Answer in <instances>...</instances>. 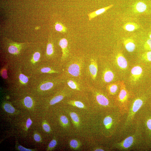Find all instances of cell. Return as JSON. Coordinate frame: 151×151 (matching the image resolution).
<instances>
[{
  "label": "cell",
  "mask_w": 151,
  "mask_h": 151,
  "mask_svg": "<svg viewBox=\"0 0 151 151\" xmlns=\"http://www.w3.org/2000/svg\"><path fill=\"white\" fill-rule=\"evenodd\" d=\"M143 104V99L139 97L135 98L132 102L130 106H129V110L127 112L128 115L122 127V129L124 130L127 129L132 125L135 115L142 107Z\"/></svg>",
  "instance_id": "obj_1"
},
{
  "label": "cell",
  "mask_w": 151,
  "mask_h": 151,
  "mask_svg": "<svg viewBox=\"0 0 151 151\" xmlns=\"http://www.w3.org/2000/svg\"><path fill=\"white\" fill-rule=\"evenodd\" d=\"M137 127L135 133L127 137L121 142L114 144L112 145L113 148L120 150H128L139 143L140 131L139 128Z\"/></svg>",
  "instance_id": "obj_2"
},
{
  "label": "cell",
  "mask_w": 151,
  "mask_h": 151,
  "mask_svg": "<svg viewBox=\"0 0 151 151\" xmlns=\"http://www.w3.org/2000/svg\"><path fill=\"white\" fill-rule=\"evenodd\" d=\"M129 94L123 82L120 83V90L117 97L116 106L120 112L124 115L128 112L129 108L128 100Z\"/></svg>",
  "instance_id": "obj_3"
},
{
  "label": "cell",
  "mask_w": 151,
  "mask_h": 151,
  "mask_svg": "<svg viewBox=\"0 0 151 151\" xmlns=\"http://www.w3.org/2000/svg\"><path fill=\"white\" fill-rule=\"evenodd\" d=\"M143 73V69L139 65H136L131 70L130 81L134 83L138 81L142 76Z\"/></svg>",
  "instance_id": "obj_4"
},
{
  "label": "cell",
  "mask_w": 151,
  "mask_h": 151,
  "mask_svg": "<svg viewBox=\"0 0 151 151\" xmlns=\"http://www.w3.org/2000/svg\"><path fill=\"white\" fill-rule=\"evenodd\" d=\"M115 60L117 65L121 69L125 70L127 68L128 62L121 53H119L116 54Z\"/></svg>",
  "instance_id": "obj_5"
},
{
  "label": "cell",
  "mask_w": 151,
  "mask_h": 151,
  "mask_svg": "<svg viewBox=\"0 0 151 151\" xmlns=\"http://www.w3.org/2000/svg\"><path fill=\"white\" fill-rule=\"evenodd\" d=\"M96 101L100 106L105 107L110 106V102L108 98L103 94L97 93L96 96Z\"/></svg>",
  "instance_id": "obj_6"
},
{
  "label": "cell",
  "mask_w": 151,
  "mask_h": 151,
  "mask_svg": "<svg viewBox=\"0 0 151 151\" xmlns=\"http://www.w3.org/2000/svg\"><path fill=\"white\" fill-rule=\"evenodd\" d=\"M113 6V4H111L109 6L99 9L97 11L88 14V16L89 21H91L93 18L105 13L108 9L112 7Z\"/></svg>",
  "instance_id": "obj_7"
},
{
  "label": "cell",
  "mask_w": 151,
  "mask_h": 151,
  "mask_svg": "<svg viewBox=\"0 0 151 151\" xmlns=\"http://www.w3.org/2000/svg\"><path fill=\"white\" fill-rule=\"evenodd\" d=\"M59 44L62 49V58L64 59L67 57L69 53V50L68 48V41L67 39H63L60 41Z\"/></svg>",
  "instance_id": "obj_8"
},
{
  "label": "cell",
  "mask_w": 151,
  "mask_h": 151,
  "mask_svg": "<svg viewBox=\"0 0 151 151\" xmlns=\"http://www.w3.org/2000/svg\"><path fill=\"white\" fill-rule=\"evenodd\" d=\"M123 43L126 49L129 52H132L135 50L136 46L133 39H125L124 40Z\"/></svg>",
  "instance_id": "obj_9"
},
{
  "label": "cell",
  "mask_w": 151,
  "mask_h": 151,
  "mask_svg": "<svg viewBox=\"0 0 151 151\" xmlns=\"http://www.w3.org/2000/svg\"><path fill=\"white\" fill-rule=\"evenodd\" d=\"M89 72L93 80H95L97 76L98 72V65L96 60L92 59L89 66Z\"/></svg>",
  "instance_id": "obj_10"
},
{
  "label": "cell",
  "mask_w": 151,
  "mask_h": 151,
  "mask_svg": "<svg viewBox=\"0 0 151 151\" xmlns=\"http://www.w3.org/2000/svg\"><path fill=\"white\" fill-rule=\"evenodd\" d=\"M68 70L69 74L75 77L78 76L81 72L80 66L77 64H71L69 66Z\"/></svg>",
  "instance_id": "obj_11"
},
{
  "label": "cell",
  "mask_w": 151,
  "mask_h": 151,
  "mask_svg": "<svg viewBox=\"0 0 151 151\" xmlns=\"http://www.w3.org/2000/svg\"><path fill=\"white\" fill-rule=\"evenodd\" d=\"M22 44L13 42L8 47V50L9 53L13 54L20 53L22 48Z\"/></svg>",
  "instance_id": "obj_12"
},
{
  "label": "cell",
  "mask_w": 151,
  "mask_h": 151,
  "mask_svg": "<svg viewBox=\"0 0 151 151\" xmlns=\"http://www.w3.org/2000/svg\"><path fill=\"white\" fill-rule=\"evenodd\" d=\"M146 4L142 2H138L135 3L133 7V10L134 12L141 13L145 12L147 10Z\"/></svg>",
  "instance_id": "obj_13"
},
{
  "label": "cell",
  "mask_w": 151,
  "mask_h": 151,
  "mask_svg": "<svg viewBox=\"0 0 151 151\" xmlns=\"http://www.w3.org/2000/svg\"><path fill=\"white\" fill-rule=\"evenodd\" d=\"M115 78V75L112 71L109 69H106L104 72L103 75V81L107 83L113 81Z\"/></svg>",
  "instance_id": "obj_14"
},
{
  "label": "cell",
  "mask_w": 151,
  "mask_h": 151,
  "mask_svg": "<svg viewBox=\"0 0 151 151\" xmlns=\"http://www.w3.org/2000/svg\"><path fill=\"white\" fill-rule=\"evenodd\" d=\"M139 25L136 23L133 22L126 23L123 26L124 30L129 32L134 31L139 29Z\"/></svg>",
  "instance_id": "obj_15"
},
{
  "label": "cell",
  "mask_w": 151,
  "mask_h": 151,
  "mask_svg": "<svg viewBox=\"0 0 151 151\" xmlns=\"http://www.w3.org/2000/svg\"><path fill=\"white\" fill-rule=\"evenodd\" d=\"M118 86L116 83L111 84L107 87L108 91L110 95L114 96L117 93L118 90Z\"/></svg>",
  "instance_id": "obj_16"
},
{
  "label": "cell",
  "mask_w": 151,
  "mask_h": 151,
  "mask_svg": "<svg viewBox=\"0 0 151 151\" xmlns=\"http://www.w3.org/2000/svg\"><path fill=\"white\" fill-rule=\"evenodd\" d=\"M69 115L75 127H78L80 125V120L78 115L74 112H70Z\"/></svg>",
  "instance_id": "obj_17"
},
{
  "label": "cell",
  "mask_w": 151,
  "mask_h": 151,
  "mask_svg": "<svg viewBox=\"0 0 151 151\" xmlns=\"http://www.w3.org/2000/svg\"><path fill=\"white\" fill-rule=\"evenodd\" d=\"M69 145L70 148L74 150H78L81 145L80 141L76 139H72L69 141Z\"/></svg>",
  "instance_id": "obj_18"
},
{
  "label": "cell",
  "mask_w": 151,
  "mask_h": 151,
  "mask_svg": "<svg viewBox=\"0 0 151 151\" xmlns=\"http://www.w3.org/2000/svg\"><path fill=\"white\" fill-rule=\"evenodd\" d=\"M55 30L61 32H67V27L65 26L62 23L59 22H56L55 25Z\"/></svg>",
  "instance_id": "obj_19"
},
{
  "label": "cell",
  "mask_w": 151,
  "mask_h": 151,
  "mask_svg": "<svg viewBox=\"0 0 151 151\" xmlns=\"http://www.w3.org/2000/svg\"><path fill=\"white\" fill-rule=\"evenodd\" d=\"M69 104L79 108H84L86 107L82 102L78 101H70L68 102Z\"/></svg>",
  "instance_id": "obj_20"
},
{
  "label": "cell",
  "mask_w": 151,
  "mask_h": 151,
  "mask_svg": "<svg viewBox=\"0 0 151 151\" xmlns=\"http://www.w3.org/2000/svg\"><path fill=\"white\" fill-rule=\"evenodd\" d=\"M54 85V83L52 82H46L42 84L40 87V88L41 90L43 91L48 90L52 88Z\"/></svg>",
  "instance_id": "obj_21"
},
{
  "label": "cell",
  "mask_w": 151,
  "mask_h": 151,
  "mask_svg": "<svg viewBox=\"0 0 151 151\" xmlns=\"http://www.w3.org/2000/svg\"><path fill=\"white\" fill-rule=\"evenodd\" d=\"M64 97V96L62 95L56 96L53 98L50 101V105H54L61 101H62Z\"/></svg>",
  "instance_id": "obj_22"
},
{
  "label": "cell",
  "mask_w": 151,
  "mask_h": 151,
  "mask_svg": "<svg viewBox=\"0 0 151 151\" xmlns=\"http://www.w3.org/2000/svg\"><path fill=\"white\" fill-rule=\"evenodd\" d=\"M141 59L147 62H151V51L146 52L141 55Z\"/></svg>",
  "instance_id": "obj_23"
},
{
  "label": "cell",
  "mask_w": 151,
  "mask_h": 151,
  "mask_svg": "<svg viewBox=\"0 0 151 151\" xmlns=\"http://www.w3.org/2000/svg\"><path fill=\"white\" fill-rule=\"evenodd\" d=\"M68 85L72 89H77V90H79V86L78 84L75 81L70 80L68 81L67 82Z\"/></svg>",
  "instance_id": "obj_24"
},
{
  "label": "cell",
  "mask_w": 151,
  "mask_h": 151,
  "mask_svg": "<svg viewBox=\"0 0 151 151\" xmlns=\"http://www.w3.org/2000/svg\"><path fill=\"white\" fill-rule=\"evenodd\" d=\"M54 53V46L53 44L50 43L47 45L46 53L47 55L50 56L53 55Z\"/></svg>",
  "instance_id": "obj_25"
},
{
  "label": "cell",
  "mask_w": 151,
  "mask_h": 151,
  "mask_svg": "<svg viewBox=\"0 0 151 151\" xmlns=\"http://www.w3.org/2000/svg\"><path fill=\"white\" fill-rule=\"evenodd\" d=\"M4 110L7 112L13 113L15 112V109L10 104L6 103L4 105Z\"/></svg>",
  "instance_id": "obj_26"
},
{
  "label": "cell",
  "mask_w": 151,
  "mask_h": 151,
  "mask_svg": "<svg viewBox=\"0 0 151 151\" xmlns=\"http://www.w3.org/2000/svg\"><path fill=\"white\" fill-rule=\"evenodd\" d=\"M24 103L25 106L28 108H31L33 105L32 100L29 97H27L25 98Z\"/></svg>",
  "instance_id": "obj_27"
},
{
  "label": "cell",
  "mask_w": 151,
  "mask_h": 151,
  "mask_svg": "<svg viewBox=\"0 0 151 151\" xmlns=\"http://www.w3.org/2000/svg\"><path fill=\"white\" fill-rule=\"evenodd\" d=\"M60 120L63 124L65 126H69V121L67 116H61L60 118Z\"/></svg>",
  "instance_id": "obj_28"
},
{
  "label": "cell",
  "mask_w": 151,
  "mask_h": 151,
  "mask_svg": "<svg viewBox=\"0 0 151 151\" xmlns=\"http://www.w3.org/2000/svg\"><path fill=\"white\" fill-rule=\"evenodd\" d=\"M42 72L44 73H56L55 71L49 67H44L41 69Z\"/></svg>",
  "instance_id": "obj_29"
},
{
  "label": "cell",
  "mask_w": 151,
  "mask_h": 151,
  "mask_svg": "<svg viewBox=\"0 0 151 151\" xmlns=\"http://www.w3.org/2000/svg\"><path fill=\"white\" fill-rule=\"evenodd\" d=\"M19 78L21 82L24 84L27 83L28 81V78L25 75L22 74H20Z\"/></svg>",
  "instance_id": "obj_30"
},
{
  "label": "cell",
  "mask_w": 151,
  "mask_h": 151,
  "mask_svg": "<svg viewBox=\"0 0 151 151\" xmlns=\"http://www.w3.org/2000/svg\"><path fill=\"white\" fill-rule=\"evenodd\" d=\"M40 57V54L39 52L35 53L33 56V60L35 62H37Z\"/></svg>",
  "instance_id": "obj_31"
},
{
  "label": "cell",
  "mask_w": 151,
  "mask_h": 151,
  "mask_svg": "<svg viewBox=\"0 0 151 151\" xmlns=\"http://www.w3.org/2000/svg\"><path fill=\"white\" fill-rule=\"evenodd\" d=\"M56 144H57V141L55 139L52 140L49 144V147L50 149H53L55 147Z\"/></svg>",
  "instance_id": "obj_32"
},
{
  "label": "cell",
  "mask_w": 151,
  "mask_h": 151,
  "mask_svg": "<svg viewBox=\"0 0 151 151\" xmlns=\"http://www.w3.org/2000/svg\"><path fill=\"white\" fill-rule=\"evenodd\" d=\"M43 128L44 130L46 132H49L51 130L50 127L49 125L46 123L44 124L43 125Z\"/></svg>",
  "instance_id": "obj_33"
},
{
  "label": "cell",
  "mask_w": 151,
  "mask_h": 151,
  "mask_svg": "<svg viewBox=\"0 0 151 151\" xmlns=\"http://www.w3.org/2000/svg\"><path fill=\"white\" fill-rule=\"evenodd\" d=\"M151 46V39H149L147 40L144 44V49L148 47Z\"/></svg>",
  "instance_id": "obj_34"
},
{
  "label": "cell",
  "mask_w": 151,
  "mask_h": 151,
  "mask_svg": "<svg viewBox=\"0 0 151 151\" xmlns=\"http://www.w3.org/2000/svg\"><path fill=\"white\" fill-rule=\"evenodd\" d=\"M2 76L3 78L4 79L7 78V72L6 69H4L2 71Z\"/></svg>",
  "instance_id": "obj_35"
},
{
  "label": "cell",
  "mask_w": 151,
  "mask_h": 151,
  "mask_svg": "<svg viewBox=\"0 0 151 151\" xmlns=\"http://www.w3.org/2000/svg\"><path fill=\"white\" fill-rule=\"evenodd\" d=\"M146 125L148 129L151 131V119H149L147 121Z\"/></svg>",
  "instance_id": "obj_36"
},
{
  "label": "cell",
  "mask_w": 151,
  "mask_h": 151,
  "mask_svg": "<svg viewBox=\"0 0 151 151\" xmlns=\"http://www.w3.org/2000/svg\"><path fill=\"white\" fill-rule=\"evenodd\" d=\"M32 123V120L30 119H28L26 122V127L27 129H28Z\"/></svg>",
  "instance_id": "obj_37"
},
{
  "label": "cell",
  "mask_w": 151,
  "mask_h": 151,
  "mask_svg": "<svg viewBox=\"0 0 151 151\" xmlns=\"http://www.w3.org/2000/svg\"><path fill=\"white\" fill-rule=\"evenodd\" d=\"M18 149L22 151H31L32 150L31 149L26 148L21 145L18 146Z\"/></svg>",
  "instance_id": "obj_38"
},
{
  "label": "cell",
  "mask_w": 151,
  "mask_h": 151,
  "mask_svg": "<svg viewBox=\"0 0 151 151\" xmlns=\"http://www.w3.org/2000/svg\"><path fill=\"white\" fill-rule=\"evenodd\" d=\"M34 139L37 141H40L41 140L40 136L37 134H36L34 135Z\"/></svg>",
  "instance_id": "obj_39"
},
{
  "label": "cell",
  "mask_w": 151,
  "mask_h": 151,
  "mask_svg": "<svg viewBox=\"0 0 151 151\" xmlns=\"http://www.w3.org/2000/svg\"><path fill=\"white\" fill-rule=\"evenodd\" d=\"M94 151H105V150L103 149H102L101 148H97L96 149H94Z\"/></svg>",
  "instance_id": "obj_40"
},
{
  "label": "cell",
  "mask_w": 151,
  "mask_h": 151,
  "mask_svg": "<svg viewBox=\"0 0 151 151\" xmlns=\"http://www.w3.org/2000/svg\"><path fill=\"white\" fill-rule=\"evenodd\" d=\"M145 49L146 50L151 51V46L148 47L147 48H146Z\"/></svg>",
  "instance_id": "obj_41"
},
{
  "label": "cell",
  "mask_w": 151,
  "mask_h": 151,
  "mask_svg": "<svg viewBox=\"0 0 151 151\" xmlns=\"http://www.w3.org/2000/svg\"><path fill=\"white\" fill-rule=\"evenodd\" d=\"M149 38L151 39V32L150 33V34H149Z\"/></svg>",
  "instance_id": "obj_42"
},
{
  "label": "cell",
  "mask_w": 151,
  "mask_h": 151,
  "mask_svg": "<svg viewBox=\"0 0 151 151\" xmlns=\"http://www.w3.org/2000/svg\"><path fill=\"white\" fill-rule=\"evenodd\" d=\"M36 30H37V29H39V27H36Z\"/></svg>",
  "instance_id": "obj_43"
}]
</instances>
